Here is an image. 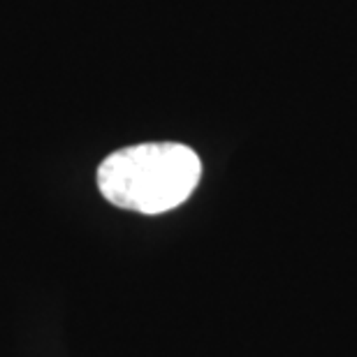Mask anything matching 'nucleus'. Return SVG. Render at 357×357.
<instances>
[{"label":"nucleus","mask_w":357,"mask_h":357,"mask_svg":"<svg viewBox=\"0 0 357 357\" xmlns=\"http://www.w3.org/2000/svg\"><path fill=\"white\" fill-rule=\"evenodd\" d=\"M202 160L176 142H146L119 149L98 167V188L109 204L126 211L158 213L181 206L195 192Z\"/></svg>","instance_id":"obj_1"}]
</instances>
